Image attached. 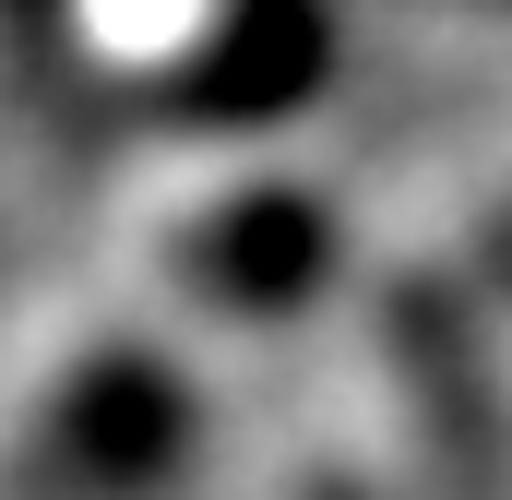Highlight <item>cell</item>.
<instances>
[{
	"label": "cell",
	"mask_w": 512,
	"mask_h": 500,
	"mask_svg": "<svg viewBox=\"0 0 512 500\" xmlns=\"http://www.w3.org/2000/svg\"><path fill=\"white\" fill-rule=\"evenodd\" d=\"M310 500H358V489H310Z\"/></svg>",
	"instance_id": "cell-5"
},
{
	"label": "cell",
	"mask_w": 512,
	"mask_h": 500,
	"mask_svg": "<svg viewBox=\"0 0 512 500\" xmlns=\"http://www.w3.org/2000/svg\"><path fill=\"white\" fill-rule=\"evenodd\" d=\"M322 262H334V227H322L298 191H251L239 215H215V227L191 239L203 298H227V310H286L298 286H322Z\"/></svg>",
	"instance_id": "cell-3"
},
{
	"label": "cell",
	"mask_w": 512,
	"mask_h": 500,
	"mask_svg": "<svg viewBox=\"0 0 512 500\" xmlns=\"http://www.w3.org/2000/svg\"><path fill=\"white\" fill-rule=\"evenodd\" d=\"M334 60V36L310 24V12H251V24H215L203 48H191V72L179 84H155L179 120H274L286 96H310V72Z\"/></svg>",
	"instance_id": "cell-2"
},
{
	"label": "cell",
	"mask_w": 512,
	"mask_h": 500,
	"mask_svg": "<svg viewBox=\"0 0 512 500\" xmlns=\"http://www.w3.org/2000/svg\"><path fill=\"white\" fill-rule=\"evenodd\" d=\"M489 262H501V286H512V215H501V227H489Z\"/></svg>",
	"instance_id": "cell-4"
},
{
	"label": "cell",
	"mask_w": 512,
	"mask_h": 500,
	"mask_svg": "<svg viewBox=\"0 0 512 500\" xmlns=\"http://www.w3.org/2000/svg\"><path fill=\"white\" fill-rule=\"evenodd\" d=\"M179 429H191V405L155 358H96L36 417V489H155Z\"/></svg>",
	"instance_id": "cell-1"
}]
</instances>
